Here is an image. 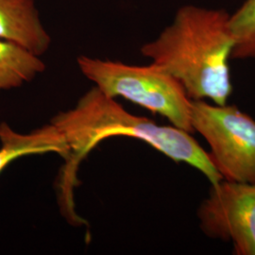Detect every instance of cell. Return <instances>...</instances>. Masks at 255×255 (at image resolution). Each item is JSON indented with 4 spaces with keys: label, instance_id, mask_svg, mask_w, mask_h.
I'll use <instances>...</instances> for the list:
<instances>
[{
    "label": "cell",
    "instance_id": "obj_8",
    "mask_svg": "<svg viewBox=\"0 0 255 255\" xmlns=\"http://www.w3.org/2000/svg\"><path fill=\"white\" fill-rule=\"evenodd\" d=\"M45 70L41 56L16 43L0 39V92L21 87Z\"/></svg>",
    "mask_w": 255,
    "mask_h": 255
},
{
    "label": "cell",
    "instance_id": "obj_9",
    "mask_svg": "<svg viewBox=\"0 0 255 255\" xmlns=\"http://www.w3.org/2000/svg\"><path fill=\"white\" fill-rule=\"evenodd\" d=\"M230 25L235 37L233 59H255V0H245L230 14Z\"/></svg>",
    "mask_w": 255,
    "mask_h": 255
},
{
    "label": "cell",
    "instance_id": "obj_2",
    "mask_svg": "<svg viewBox=\"0 0 255 255\" xmlns=\"http://www.w3.org/2000/svg\"><path fill=\"white\" fill-rule=\"evenodd\" d=\"M234 49L225 9L184 5L140 52L180 82L192 101L225 105L234 90L230 71Z\"/></svg>",
    "mask_w": 255,
    "mask_h": 255
},
{
    "label": "cell",
    "instance_id": "obj_5",
    "mask_svg": "<svg viewBox=\"0 0 255 255\" xmlns=\"http://www.w3.org/2000/svg\"><path fill=\"white\" fill-rule=\"evenodd\" d=\"M197 214L206 237L231 242L235 255H255V182L211 185Z\"/></svg>",
    "mask_w": 255,
    "mask_h": 255
},
{
    "label": "cell",
    "instance_id": "obj_6",
    "mask_svg": "<svg viewBox=\"0 0 255 255\" xmlns=\"http://www.w3.org/2000/svg\"><path fill=\"white\" fill-rule=\"evenodd\" d=\"M0 39L16 43L41 57L46 53L52 40L35 0H0Z\"/></svg>",
    "mask_w": 255,
    "mask_h": 255
},
{
    "label": "cell",
    "instance_id": "obj_4",
    "mask_svg": "<svg viewBox=\"0 0 255 255\" xmlns=\"http://www.w3.org/2000/svg\"><path fill=\"white\" fill-rule=\"evenodd\" d=\"M191 125L223 180L255 182V119L235 105L192 101Z\"/></svg>",
    "mask_w": 255,
    "mask_h": 255
},
{
    "label": "cell",
    "instance_id": "obj_3",
    "mask_svg": "<svg viewBox=\"0 0 255 255\" xmlns=\"http://www.w3.org/2000/svg\"><path fill=\"white\" fill-rule=\"evenodd\" d=\"M81 73L106 96L122 98L167 119L171 125L194 132L192 100L182 84L160 66L133 65L87 55L77 58Z\"/></svg>",
    "mask_w": 255,
    "mask_h": 255
},
{
    "label": "cell",
    "instance_id": "obj_1",
    "mask_svg": "<svg viewBox=\"0 0 255 255\" xmlns=\"http://www.w3.org/2000/svg\"><path fill=\"white\" fill-rule=\"evenodd\" d=\"M50 123L61 131L69 147V158L59 181L61 209L67 219L78 224L82 221L74 203L78 167L91 150L108 138L140 140L174 162L199 170L211 185L222 180L208 152L190 132L173 125H158L151 119L130 114L117 99L106 96L96 86L82 95L73 108L58 113Z\"/></svg>",
    "mask_w": 255,
    "mask_h": 255
},
{
    "label": "cell",
    "instance_id": "obj_7",
    "mask_svg": "<svg viewBox=\"0 0 255 255\" xmlns=\"http://www.w3.org/2000/svg\"><path fill=\"white\" fill-rule=\"evenodd\" d=\"M47 153L58 154L64 162L69 158V147L53 124L48 123L27 133H20L6 122L0 123V174L19 158Z\"/></svg>",
    "mask_w": 255,
    "mask_h": 255
}]
</instances>
